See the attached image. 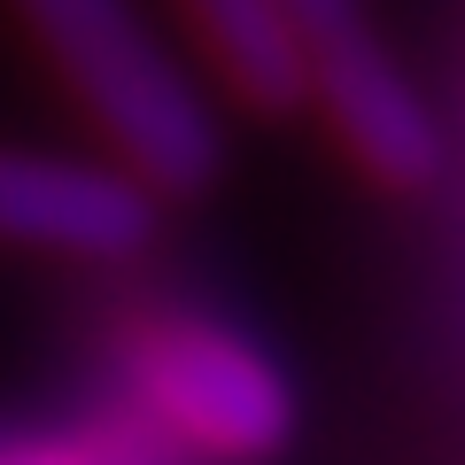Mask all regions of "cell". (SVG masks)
Instances as JSON below:
<instances>
[{
    "mask_svg": "<svg viewBox=\"0 0 465 465\" xmlns=\"http://www.w3.org/2000/svg\"><path fill=\"white\" fill-rule=\"evenodd\" d=\"M8 8L85 101L124 179H140L155 202L217 186L225 171L217 109L202 101L194 70L171 54V39L140 16V0H8Z\"/></svg>",
    "mask_w": 465,
    "mask_h": 465,
    "instance_id": "6da1fadb",
    "label": "cell"
},
{
    "mask_svg": "<svg viewBox=\"0 0 465 465\" xmlns=\"http://www.w3.org/2000/svg\"><path fill=\"white\" fill-rule=\"evenodd\" d=\"M133 403L179 458L256 465L295 434V388L256 341L217 318H155L124 349Z\"/></svg>",
    "mask_w": 465,
    "mask_h": 465,
    "instance_id": "7a4b0ae2",
    "label": "cell"
},
{
    "mask_svg": "<svg viewBox=\"0 0 465 465\" xmlns=\"http://www.w3.org/2000/svg\"><path fill=\"white\" fill-rule=\"evenodd\" d=\"M280 8L295 32L302 101L326 109L357 171L396 194L442 179V124H434L427 94L396 70L381 24H372V0H280Z\"/></svg>",
    "mask_w": 465,
    "mask_h": 465,
    "instance_id": "3957f363",
    "label": "cell"
},
{
    "mask_svg": "<svg viewBox=\"0 0 465 465\" xmlns=\"http://www.w3.org/2000/svg\"><path fill=\"white\" fill-rule=\"evenodd\" d=\"M163 202L116 163H70V155L0 148V241L8 249H47V256H140L155 241Z\"/></svg>",
    "mask_w": 465,
    "mask_h": 465,
    "instance_id": "277c9868",
    "label": "cell"
},
{
    "mask_svg": "<svg viewBox=\"0 0 465 465\" xmlns=\"http://www.w3.org/2000/svg\"><path fill=\"white\" fill-rule=\"evenodd\" d=\"M194 24L202 54L217 63L232 101L249 109H295L302 101V70H295V32H287L280 0H179Z\"/></svg>",
    "mask_w": 465,
    "mask_h": 465,
    "instance_id": "5b68a950",
    "label": "cell"
},
{
    "mask_svg": "<svg viewBox=\"0 0 465 465\" xmlns=\"http://www.w3.org/2000/svg\"><path fill=\"white\" fill-rule=\"evenodd\" d=\"M0 465H186L148 419L101 427H0Z\"/></svg>",
    "mask_w": 465,
    "mask_h": 465,
    "instance_id": "8992f818",
    "label": "cell"
}]
</instances>
